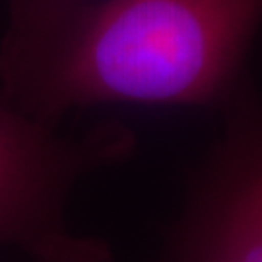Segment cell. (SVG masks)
I'll use <instances>...</instances> for the list:
<instances>
[{"mask_svg":"<svg viewBox=\"0 0 262 262\" xmlns=\"http://www.w3.org/2000/svg\"><path fill=\"white\" fill-rule=\"evenodd\" d=\"M260 24L262 0H14L0 68L39 122L95 103H214Z\"/></svg>","mask_w":262,"mask_h":262,"instance_id":"6da1fadb","label":"cell"},{"mask_svg":"<svg viewBox=\"0 0 262 262\" xmlns=\"http://www.w3.org/2000/svg\"><path fill=\"white\" fill-rule=\"evenodd\" d=\"M122 146L60 142L39 121L0 107V243H18L45 262H103V251L62 231L58 212L72 179Z\"/></svg>","mask_w":262,"mask_h":262,"instance_id":"7a4b0ae2","label":"cell"},{"mask_svg":"<svg viewBox=\"0 0 262 262\" xmlns=\"http://www.w3.org/2000/svg\"><path fill=\"white\" fill-rule=\"evenodd\" d=\"M196 175L187 262H262V99L243 80Z\"/></svg>","mask_w":262,"mask_h":262,"instance_id":"3957f363","label":"cell"}]
</instances>
